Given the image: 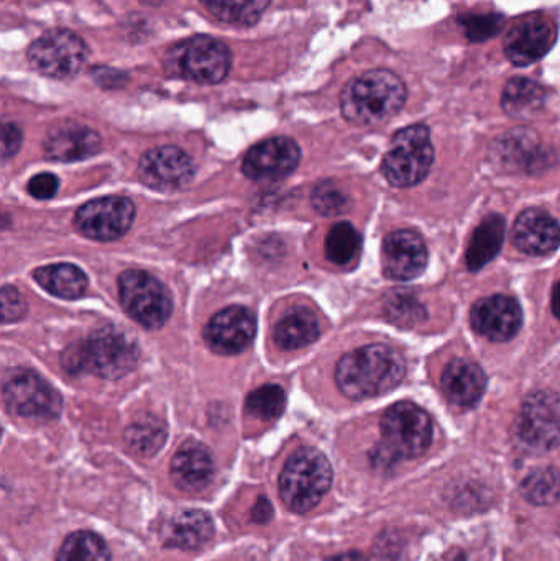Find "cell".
<instances>
[{
    "instance_id": "8992f818",
    "label": "cell",
    "mask_w": 560,
    "mask_h": 561,
    "mask_svg": "<svg viewBox=\"0 0 560 561\" xmlns=\"http://www.w3.org/2000/svg\"><path fill=\"white\" fill-rule=\"evenodd\" d=\"M434 161L431 131L418 124L403 128L391 140L381 171L391 186L411 187L420 184L430 173Z\"/></svg>"
},
{
    "instance_id": "cb8c5ba5",
    "label": "cell",
    "mask_w": 560,
    "mask_h": 561,
    "mask_svg": "<svg viewBox=\"0 0 560 561\" xmlns=\"http://www.w3.org/2000/svg\"><path fill=\"white\" fill-rule=\"evenodd\" d=\"M319 336V322L315 312L306 307H295L286 312L275 327V342L285 352L305 348Z\"/></svg>"
},
{
    "instance_id": "7c38bea8",
    "label": "cell",
    "mask_w": 560,
    "mask_h": 561,
    "mask_svg": "<svg viewBox=\"0 0 560 561\" xmlns=\"http://www.w3.org/2000/svg\"><path fill=\"white\" fill-rule=\"evenodd\" d=\"M135 219V206L127 197H102L84 204L76 213L75 226L82 236L98 242L121 239Z\"/></svg>"
},
{
    "instance_id": "9c48e42d",
    "label": "cell",
    "mask_w": 560,
    "mask_h": 561,
    "mask_svg": "<svg viewBox=\"0 0 560 561\" xmlns=\"http://www.w3.org/2000/svg\"><path fill=\"white\" fill-rule=\"evenodd\" d=\"M118 296L128 316L147 329H160L170 319L173 300L167 287L140 270H128L118 278Z\"/></svg>"
},
{
    "instance_id": "4fadbf2b",
    "label": "cell",
    "mask_w": 560,
    "mask_h": 561,
    "mask_svg": "<svg viewBox=\"0 0 560 561\" xmlns=\"http://www.w3.org/2000/svg\"><path fill=\"white\" fill-rule=\"evenodd\" d=\"M558 30L555 22L542 13H529L516 20L505 38V55L519 68L535 65L555 46Z\"/></svg>"
},
{
    "instance_id": "d6986e66",
    "label": "cell",
    "mask_w": 560,
    "mask_h": 561,
    "mask_svg": "<svg viewBox=\"0 0 560 561\" xmlns=\"http://www.w3.org/2000/svg\"><path fill=\"white\" fill-rule=\"evenodd\" d=\"M513 243L528 255H549L560 245V226L541 209H528L516 219Z\"/></svg>"
},
{
    "instance_id": "ac0fdd59",
    "label": "cell",
    "mask_w": 560,
    "mask_h": 561,
    "mask_svg": "<svg viewBox=\"0 0 560 561\" xmlns=\"http://www.w3.org/2000/svg\"><path fill=\"white\" fill-rule=\"evenodd\" d=\"M384 272L390 279L410 280L423 275L427 249L423 237L413 230H398L384 242Z\"/></svg>"
},
{
    "instance_id": "f1b7e54d",
    "label": "cell",
    "mask_w": 560,
    "mask_h": 561,
    "mask_svg": "<svg viewBox=\"0 0 560 561\" xmlns=\"http://www.w3.org/2000/svg\"><path fill=\"white\" fill-rule=\"evenodd\" d=\"M125 442L140 457H153L167 442V427L155 417L138 419L125 432Z\"/></svg>"
},
{
    "instance_id": "8fae6325",
    "label": "cell",
    "mask_w": 560,
    "mask_h": 561,
    "mask_svg": "<svg viewBox=\"0 0 560 561\" xmlns=\"http://www.w3.org/2000/svg\"><path fill=\"white\" fill-rule=\"evenodd\" d=\"M3 399L12 414L30 421H53L62 409L61 396L32 371H16L3 386Z\"/></svg>"
},
{
    "instance_id": "8d00e7d4",
    "label": "cell",
    "mask_w": 560,
    "mask_h": 561,
    "mask_svg": "<svg viewBox=\"0 0 560 561\" xmlns=\"http://www.w3.org/2000/svg\"><path fill=\"white\" fill-rule=\"evenodd\" d=\"M58 190L59 180L52 173L36 174L28 183V193L39 201L52 199L56 196Z\"/></svg>"
},
{
    "instance_id": "277c9868",
    "label": "cell",
    "mask_w": 560,
    "mask_h": 561,
    "mask_svg": "<svg viewBox=\"0 0 560 561\" xmlns=\"http://www.w3.org/2000/svg\"><path fill=\"white\" fill-rule=\"evenodd\" d=\"M331 484V463L316 448H301L296 451L279 474L283 503L299 514L315 510Z\"/></svg>"
},
{
    "instance_id": "60d3db41",
    "label": "cell",
    "mask_w": 560,
    "mask_h": 561,
    "mask_svg": "<svg viewBox=\"0 0 560 561\" xmlns=\"http://www.w3.org/2000/svg\"><path fill=\"white\" fill-rule=\"evenodd\" d=\"M552 312L560 320V280L556 284L555 293H552Z\"/></svg>"
},
{
    "instance_id": "f35d334b",
    "label": "cell",
    "mask_w": 560,
    "mask_h": 561,
    "mask_svg": "<svg viewBox=\"0 0 560 561\" xmlns=\"http://www.w3.org/2000/svg\"><path fill=\"white\" fill-rule=\"evenodd\" d=\"M273 510L272 504L268 503L266 497H260L259 503H256L255 510H253V520L255 523L265 524L272 519Z\"/></svg>"
},
{
    "instance_id": "52a82bcc",
    "label": "cell",
    "mask_w": 560,
    "mask_h": 561,
    "mask_svg": "<svg viewBox=\"0 0 560 561\" xmlns=\"http://www.w3.org/2000/svg\"><path fill=\"white\" fill-rule=\"evenodd\" d=\"M384 448L393 458H418L433 440V422L420 405L398 402L381 419Z\"/></svg>"
},
{
    "instance_id": "7402d4cb",
    "label": "cell",
    "mask_w": 560,
    "mask_h": 561,
    "mask_svg": "<svg viewBox=\"0 0 560 561\" xmlns=\"http://www.w3.org/2000/svg\"><path fill=\"white\" fill-rule=\"evenodd\" d=\"M444 394L459 408H472L482 399L487 389V376L476 363L454 359L441 378Z\"/></svg>"
},
{
    "instance_id": "9a60e30c",
    "label": "cell",
    "mask_w": 560,
    "mask_h": 561,
    "mask_svg": "<svg viewBox=\"0 0 560 561\" xmlns=\"http://www.w3.org/2000/svg\"><path fill=\"white\" fill-rule=\"evenodd\" d=\"M196 167L186 151L160 147L147 151L138 164V174L147 186L157 191H176L193 181Z\"/></svg>"
},
{
    "instance_id": "83f0119b",
    "label": "cell",
    "mask_w": 560,
    "mask_h": 561,
    "mask_svg": "<svg viewBox=\"0 0 560 561\" xmlns=\"http://www.w3.org/2000/svg\"><path fill=\"white\" fill-rule=\"evenodd\" d=\"M204 9L227 25L253 26L260 22L272 0H199Z\"/></svg>"
},
{
    "instance_id": "836d02e7",
    "label": "cell",
    "mask_w": 560,
    "mask_h": 561,
    "mask_svg": "<svg viewBox=\"0 0 560 561\" xmlns=\"http://www.w3.org/2000/svg\"><path fill=\"white\" fill-rule=\"evenodd\" d=\"M505 16L500 13H464L459 16L460 28L464 35L472 43H482L493 38L502 32Z\"/></svg>"
},
{
    "instance_id": "3957f363",
    "label": "cell",
    "mask_w": 560,
    "mask_h": 561,
    "mask_svg": "<svg viewBox=\"0 0 560 561\" xmlns=\"http://www.w3.org/2000/svg\"><path fill=\"white\" fill-rule=\"evenodd\" d=\"M138 363V348L125 333L102 329L84 343L68 350L62 366L68 371H91L104 379L124 378Z\"/></svg>"
},
{
    "instance_id": "e575fe53",
    "label": "cell",
    "mask_w": 560,
    "mask_h": 561,
    "mask_svg": "<svg viewBox=\"0 0 560 561\" xmlns=\"http://www.w3.org/2000/svg\"><path fill=\"white\" fill-rule=\"evenodd\" d=\"M312 206L321 216H339L348 207V199L334 183H322L312 193Z\"/></svg>"
},
{
    "instance_id": "e0dca14e",
    "label": "cell",
    "mask_w": 560,
    "mask_h": 561,
    "mask_svg": "<svg viewBox=\"0 0 560 561\" xmlns=\"http://www.w3.org/2000/svg\"><path fill=\"white\" fill-rule=\"evenodd\" d=\"M470 320L473 329L485 339L508 342L522 329L523 310L518 300L496 294L477 300L470 312Z\"/></svg>"
},
{
    "instance_id": "6da1fadb",
    "label": "cell",
    "mask_w": 560,
    "mask_h": 561,
    "mask_svg": "<svg viewBox=\"0 0 560 561\" xmlns=\"http://www.w3.org/2000/svg\"><path fill=\"white\" fill-rule=\"evenodd\" d=\"M407 363L387 345L362 346L347 353L335 369L339 389L351 399L387 394L403 381Z\"/></svg>"
},
{
    "instance_id": "603a6c76",
    "label": "cell",
    "mask_w": 560,
    "mask_h": 561,
    "mask_svg": "<svg viewBox=\"0 0 560 561\" xmlns=\"http://www.w3.org/2000/svg\"><path fill=\"white\" fill-rule=\"evenodd\" d=\"M214 534L213 519L203 511H181L171 517L163 530L164 546L181 550H197L209 542Z\"/></svg>"
},
{
    "instance_id": "1f68e13d",
    "label": "cell",
    "mask_w": 560,
    "mask_h": 561,
    "mask_svg": "<svg viewBox=\"0 0 560 561\" xmlns=\"http://www.w3.org/2000/svg\"><path fill=\"white\" fill-rule=\"evenodd\" d=\"M522 494L535 506H551L560 500V474L552 468L533 471L522 483Z\"/></svg>"
},
{
    "instance_id": "ffe728a7",
    "label": "cell",
    "mask_w": 560,
    "mask_h": 561,
    "mask_svg": "<svg viewBox=\"0 0 560 561\" xmlns=\"http://www.w3.org/2000/svg\"><path fill=\"white\" fill-rule=\"evenodd\" d=\"M170 471L171 480L180 490L199 493L213 481V455L199 442H186L174 455Z\"/></svg>"
},
{
    "instance_id": "f546056e",
    "label": "cell",
    "mask_w": 560,
    "mask_h": 561,
    "mask_svg": "<svg viewBox=\"0 0 560 561\" xmlns=\"http://www.w3.org/2000/svg\"><path fill=\"white\" fill-rule=\"evenodd\" d=\"M361 233L348 222L335 224L325 237V256L338 266H348L361 252Z\"/></svg>"
},
{
    "instance_id": "b9f144b4",
    "label": "cell",
    "mask_w": 560,
    "mask_h": 561,
    "mask_svg": "<svg viewBox=\"0 0 560 561\" xmlns=\"http://www.w3.org/2000/svg\"><path fill=\"white\" fill-rule=\"evenodd\" d=\"M141 2L147 3V5H160L164 0H141Z\"/></svg>"
},
{
    "instance_id": "30bf717a",
    "label": "cell",
    "mask_w": 560,
    "mask_h": 561,
    "mask_svg": "<svg viewBox=\"0 0 560 561\" xmlns=\"http://www.w3.org/2000/svg\"><path fill=\"white\" fill-rule=\"evenodd\" d=\"M515 435L532 451H549L560 444V396L539 391L529 396L515 421Z\"/></svg>"
},
{
    "instance_id": "484cf974",
    "label": "cell",
    "mask_w": 560,
    "mask_h": 561,
    "mask_svg": "<svg viewBox=\"0 0 560 561\" xmlns=\"http://www.w3.org/2000/svg\"><path fill=\"white\" fill-rule=\"evenodd\" d=\"M546 89L539 82L515 76L506 82L502 95V107L515 118H529L538 114L546 104Z\"/></svg>"
},
{
    "instance_id": "2e32d148",
    "label": "cell",
    "mask_w": 560,
    "mask_h": 561,
    "mask_svg": "<svg viewBox=\"0 0 560 561\" xmlns=\"http://www.w3.org/2000/svg\"><path fill=\"white\" fill-rule=\"evenodd\" d=\"M255 333V316L245 307L232 306L210 319L204 329V340L219 355H237L249 348Z\"/></svg>"
},
{
    "instance_id": "4316f807",
    "label": "cell",
    "mask_w": 560,
    "mask_h": 561,
    "mask_svg": "<svg viewBox=\"0 0 560 561\" xmlns=\"http://www.w3.org/2000/svg\"><path fill=\"white\" fill-rule=\"evenodd\" d=\"M35 279L46 293L61 299H78L88 289V276L81 268L68 263L36 270Z\"/></svg>"
},
{
    "instance_id": "5b68a950",
    "label": "cell",
    "mask_w": 560,
    "mask_h": 561,
    "mask_svg": "<svg viewBox=\"0 0 560 561\" xmlns=\"http://www.w3.org/2000/svg\"><path fill=\"white\" fill-rule=\"evenodd\" d=\"M164 68L196 84L214 85L222 82L232 68V51L214 36H191L167 53Z\"/></svg>"
},
{
    "instance_id": "d6a6232c",
    "label": "cell",
    "mask_w": 560,
    "mask_h": 561,
    "mask_svg": "<svg viewBox=\"0 0 560 561\" xmlns=\"http://www.w3.org/2000/svg\"><path fill=\"white\" fill-rule=\"evenodd\" d=\"M286 392L282 386L266 385L247 398V412L260 421H273L285 411Z\"/></svg>"
},
{
    "instance_id": "d4e9b609",
    "label": "cell",
    "mask_w": 560,
    "mask_h": 561,
    "mask_svg": "<svg viewBox=\"0 0 560 561\" xmlns=\"http://www.w3.org/2000/svg\"><path fill=\"white\" fill-rule=\"evenodd\" d=\"M505 240V219L499 214L487 217L473 233L467 249V266L470 272H479L489 265L503 247Z\"/></svg>"
},
{
    "instance_id": "44dd1931",
    "label": "cell",
    "mask_w": 560,
    "mask_h": 561,
    "mask_svg": "<svg viewBox=\"0 0 560 561\" xmlns=\"http://www.w3.org/2000/svg\"><path fill=\"white\" fill-rule=\"evenodd\" d=\"M98 131L85 125L66 124L53 128L45 138V153L49 160L72 163L85 160L101 150Z\"/></svg>"
},
{
    "instance_id": "d590c367",
    "label": "cell",
    "mask_w": 560,
    "mask_h": 561,
    "mask_svg": "<svg viewBox=\"0 0 560 561\" xmlns=\"http://www.w3.org/2000/svg\"><path fill=\"white\" fill-rule=\"evenodd\" d=\"M26 312L25 300L20 296L19 290L12 286H5L2 289V319L3 322H16L22 319Z\"/></svg>"
},
{
    "instance_id": "ba28073f",
    "label": "cell",
    "mask_w": 560,
    "mask_h": 561,
    "mask_svg": "<svg viewBox=\"0 0 560 561\" xmlns=\"http://www.w3.org/2000/svg\"><path fill=\"white\" fill-rule=\"evenodd\" d=\"M89 58V48L71 30H48L26 49L30 66L39 75L53 79H71L81 71Z\"/></svg>"
},
{
    "instance_id": "ab89813d",
    "label": "cell",
    "mask_w": 560,
    "mask_h": 561,
    "mask_svg": "<svg viewBox=\"0 0 560 561\" xmlns=\"http://www.w3.org/2000/svg\"><path fill=\"white\" fill-rule=\"evenodd\" d=\"M325 561H368L365 559L362 553L358 552H347V553H341V556L331 557V559H328Z\"/></svg>"
},
{
    "instance_id": "7a4b0ae2",
    "label": "cell",
    "mask_w": 560,
    "mask_h": 561,
    "mask_svg": "<svg viewBox=\"0 0 560 561\" xmlns=\"http://www.w3.org/2000/svg\"><path fill=\"white\" fill-rule=\"evenodd\" d=\"M403 79L388 69H372L351 79L341 92V111L354 125H380L393 118L407 104Z\"/></svg>"
},
{
    "instance_id": "5bb4252c",
    "label": "cell",
    "mask_w": 560,
    "mask_h": 561,
    "mask_svg": "<svg viewBox=\"0 0 560 561\" xmlns=\"http://www.w3.org/2000/svg\"><path fill=\"white\" fill-rule=\"evenodd\" d=\"M301 150L292 138L275 137L250 148L242 171L252 181H276L289 176L298 168Z\"/></svg>"
},
{
    "instance_id": "4dcf8cb0",
    "label": "cell",
    "mask_w": 560,
    "mask_h": 561,
    "mask_svg": "<svg viewBox=\"0 0 560 561\" xmlns=\"http://www.w3.org/2000/svg\"><path fill=\"white\" fill-rule=\"evenodd\" d=\"M56 561H111V552L95 534L75 533L62 542Z\"/></svg>"
},
{
    "instance_id": "74e56055",
    "label": "cell",
    "mask_w": 560,
    "mask_h": 561,
    "mask_svg": "<svg viewBox=\"0 0 560 561\" xmlns=\"http://www.w3.org/2000/svg\"><path fill=\"white\" fill-rule=\"evenodd\" d=\"M22 130L15 124H3L2 127V151L3 160L12 158L22 147Z\"/></svg>"
}]
</instances>
